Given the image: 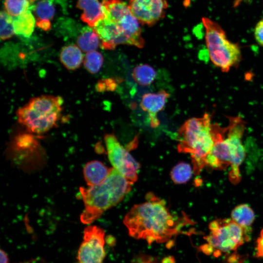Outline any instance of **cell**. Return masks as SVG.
Returning a JSON list of instances; mask_svg holds the SVG:
<instances>
[{
    "label": "cell",
    "mask_w": 263,
    "mask_h": 263,
    "mask_svg": "<svg viewBox=\"0 0 263 263\" xmlns=\"http://www.w3.org/2000/svg\"><path fill=\"white\" fill-rule=\"evenodd\" d=\"M103 61L102 54L95 50L86 53L84 58L83 64L86 70L91 74H95L100 71Z\"/></svg>",
    "instance_id": "cell-23"
},
{
    "label": "cell",
    "mask_w": 263,
    "mask_h": 263,
    "mask_svg": "<svg viewBox=\"0 0 263 263\" xmlns=\"http://www.w3.org/2000/svg\"><path fill=\"white\" fill-rule=\"evenodd\" d=\"M225 132L215 142L206 159V167L217 169H225L230 165V158L228 147L225 136Z\"/></svg>",
    "instance_id": "cell-13"
},
{
    "label": "cell",
    "mask_w": 263,
    "mask_h": 263,
    "mask_svg": "<svg viewBox=\"0 0 263 263\" xmlns=\"http://www.w3.org/2000/svg\"><path fill=\"white\" fill-rule=\"evenodd\" d=\"M0 263H8L9 260L7 254L2 250H0Z\"/></svg>",
    "instance_id": "cell-31"
},
{
    "label": "cell",
    "mask_w": 263,
    "mask_h": 263,
    "mask_svg": "<svg viewBox=\"0 0 263 263\" xmlns=\"http://www.w3.org/2000/svg\"><path fill=\"white\" fill-rule=\"evenodd\" d=\"M193 169L188 164L180 162L172 169L170 176L172 180L176 184H184L191 177Z\"/></svg>",
    "instance_id": "cell-22"
},
{
    "label": "cell",
    "mask_w": 263,
    "mask_h": 263,
    "mask_svg": "<svg viewBox=\"0 0 263 263\" xmlns=\"http://www.w3.org/2000/svg\"><path fill=\"white\" fill-rule=\"evenodd\" d=\"M29 2H33L35 0H28Z\"/></svg>",
    "instance_id": "cell-33"
},
{
    "label": "cell",
    "mask_w": 263,
    "mask_h": 263,
    "mask_svg": "<svg viewBox=\"0 0 263 263\" xmlns=\"http://www.w3.org/2000/svg\"><path fill=\"white\" fill-rule=\"evenodd\" d=\"M131 183L114 168L100 184L88 188L81 187L80 193L85 208L81 222L89 224L108 209L116 205L131 189Z\"/></svg>",
    "instance_id": "cell-3"
},
{
    "label": "cell",
    "mask_w": 263,
    "mask_h": 263,
    "mask_svg": "<svg viewBox=\"0 0 263 263\" xmlns=\"http://www.w3.org/2000/svg\"><path fill=\"white\" fill-rule=\"evenodd\" d=\"M59 57L63 65L69 70L79 68L84 60L81 50L74 44L64 47L60 52Z\"/></svg>",
    "instance_id": "cell-16"
},
{
    "label": "cell",
    "mask_w": 263,
    "mask_h": 263,
    "mask_svg": "<svg viewBox=\"0 0 263 263\" xmlns=\"http://www.w3.org/2000/svg\"><path fill=\"white\" fill-rule=\"evenodd\" d=\"M105 232L95 225L84 230L83 239L77 253V263H102L105 257Z\"/></svg>",
    "instance_id": "cell-9"
},
{
    "label": "cell",
    "mask_w": 263,
    "mask_h": 263,
    "mask_svg": "<svg viewBox=\"0 0 263 263\" xmlns=\"http://www.w3.org/2000/svg\"><path fill=\"white\" fill-rule=\"evenodd\" d=\"M228 118L229 123L226 127L225 139L230 158V169L228 177L231 183L236 185L241 179L240 167L245 157V150L242 142L245 129V122L239 116H230Z\"/></svg>",
    "instance_id": "cell-7"
},
{
    "label": "cell",
    "mask_w": 263,
    "mask_h": 263,
    "mask_svg": "<svg viewBox=\"0 0 263 263\" xmlns=\"http://www.w3.org/2000/svg\"><path fill=\"white\" fill-rule=\"evenodd\" d=\"M147 200L133 206L125 216L124 223L134 238L145 240L149 244L168 242L184 226L194 224L185 214L181 217L172 215L164 201L152 193L147 195Z\"/></svg>",
    "instance_id": "cell-1"
},
{
    "label": "cell",
    "mask_w": 263,
    "mask_h": 263,
    "mask_svg": "<svg viewBox=\"0 0 263 263\" xmlns=\"http://www.w3.org/2000/svg\"><path fill=\"white\" fill-rule=\"evenodd\" d=\"M132 14L142 24L152 26L164 18L168 8L167 0H129Z\"/></svg>",
    "instance_id": "cell-10"
},
{
    "label": "cell",
    "mask_w": 263,
    "mask_h": 263,
    "mask_svg": "<svg viewBox=\"0 0 263 263\" xmlns=\"http://www.w3.org/2000/svg\"><path fill=\"white\" fill-rule=\"evenodd\" d=\"M231 219L240 226L249 232L250 226L255 219L253 209L247 204L236 206L231 213Z\"/></svg>",
    "instance_id": "cell-19"
},
{
    "label": "cell",
    "mask_w": 263,
    "mask_h": 263,
    "mask_svg": "<svg viewBox=\"0 0 263 263\" xmlns=\"http://www.w3.org/2000/svg\"><path fill=\"white\" fill-rule=\"evenodd\" d=\"M36 25L38 27L43 30L44 31H48L50 29L51 22L50 20H41L36 21Z\"/></svg>",
    "instance_id": "cell-30"
},
{
    "label": "cell",
    "mask_w": 263,
    "mask_h": 263,
    "mask_svg": "<svg viewBox=\"0 0 263 263\" xmlns=\"http://www.w3.org/2000/svg\"><path fill=\"white\" fill-rule=\"evenodd\" d=\"M254 34L257 42L263 47V19H261L256 24Z\"/></svg>",
    "instance_id": "cell-28"
},
{
    "label": "cell",
    "mask_w": 263,
    "mask_h": 263,
    "mask_svg": "<svg viewBox=\"0 0 263 263\" xmlns=\"http://www.w3.org/2000/svg\"><path fill=\"white\" fill-rule=\"evenodd\" d=\"M169 96V94L165 90L156 93L145 94L142 96L140 107L144 111L148 113L152 127L155 128L159 125L157 113L164 109Z\"/></svg>",
    "instance_id": "cell-12"
},
{
    "label": "cell",
    "mask_w": 263,
    "mask_h": 263,
    "mask_svg": "<svg viewBox=\"0 0 263 263\" xmlns=\"http://www.w3.org/2000/svg\"><path fill=\"white\" fill-rule=\"evenodd\" d=\"M37 21L41 20H50L53 18L55 9L52 0H41L36 4L35 8Z\"/></svg>",
    "instance_id": "cell-24"
},
{
    "label": "cell",
    "mask_w": 263,
    "mask_h": 263,
    "mask_svg": "<svg viewBox=\"0 0 263 263\" xmlns=\"http://www.w3.org/2000/svg\"><path fill=\"white\" fill-rule=\"evenodd\" d=\"M172 258H167L164 260L163 263H172L174 261L172 260Z\"/></svg>",
    "instance_id": "cell-32"
},
{
    "label": "cell",
    "mask_w": 263,
    "mask_h": 263,
    "mask_svg": "<svg viewBox=\"0 0 263 263\" xmlns=\"http://www.w3.org/2000/svg\"><path fill=\"white\" fill-rule=\"evenodd\" d=\"M100 40L92 27H84L77 38V44L80 49L85 52L96 50L100 44Z\"/></svg>",
    "instance_id": "cell-20"
},
{
    "label": "cell",
    "mask_w": 263,
    "mask_h": 263,
    "mask_svg": "<svg viewBox=\"0 0 263 263\" xmlns=\"http://www.w3.org/2000/svg\"><path fill=\"white\" fill-rule=\"evenodd\" d=\"M104 140L108 158L113 168L131 183L136 181L139 164L120 144L113 134H106Z\"/></svg>",
    "instance_id": "cell-8"
},
{
    "label": "cell",
    "mask_w": 263,
    "mask_h": 263,
    "mask_svg": "<svg viewBox=\"0 0 263 263\" xmlns=\"http://www.w3.org/2000/svg\"><path fill=\"white\" fill-rule=\"evenodd\" d=\"M225 129L218 124H212L207 113L200 117L188 119L179 128L178 150L190 155L193 171L196 175L206 167L207 155Z\"/></svg>",
    "instance_id": "cell-2"
},
{
    "label": "cell",
    "mask_w": 263,
    "mask_h": 263,
    "mask_svg": "<svg viewBox=\"0 0 263 263\" xmlns=\"http://www.w3.org/2000/svg\"><path fill=\"white\" fill-rule=\"evenodd\" d=\"M104 18L117 21L130 12L129 5L122 0H104L102 2Z\"/></svg>",
    "instance_id": "cell-17"
},
{
    "label": "cell",
    "mask_w": 263,
    "mask_h": 263,
    "mask_svg": "<svg viewBox=\"0 0 263 263\" xmlns=\"http://www.w3.org/2000/svg\"><path fill=\"white\" fill-rule=\"evenodd\" d=\"M106 50H113L120 44L132 45V42L120 24L105 18L98 20L93 27Z\"/></svg>",
    "instance_id": "cell-11"
},
{
    "label": "cell",
    "mask_w": 263,
    "mask_h": 263,
    "mask_svg": "<svg viewBox=\"0 0 263 263\" xmlns=\"http://www.w3.org/2000/svg\"><path fill=\"white\" fill-rule=\"evenodd\" d=\"M111 169L99 161H91L84 167V179L89 187L98 185L106 179Z\"/></svg>",
    "instance_id": "cell-14"
},
{
    "label": "cell",
    "mask_w": 263,
    "mask_h": 263,
    "mask_svg": "<svg viewBox=\"0 0 263 263\" xmlns=\"http://www.w3.org/2000/svg\"><path fill=\"white\" fill-rule=\"evenodd\" d=\"M28 0H6L4 6L6 12L12 17H16L29 10Z\"/></svg>",
    "instance_id": "cell-25"
},
{
    "label": "cell",
    "mask_w": 263,
    "mask_h": 263,
    "mask_svg": "<svg viewBox=\"0 0 263 263\" xmlns=\"http://www.w3.org/2000/svg\"><path fill=\"white\" fill-rule=\"evenodd\" d=\"M210 233L205 237L207 243L200 247L207 254L219 256L221 252L235 251L249 240V232L231 218L218 219L210 223Z\"/></svg>",
    "instance_id": "cell-6"
},
{
    "label": "cell",
    "mask_w": 263,
    "mask_h": 263,
    "mask_svg": "<svg viewBox=\"0 0 263 263\" xmlns=\"http://www.w3.org/2000/svg\"><path fill=\"white\" fill-rule=\"evenodd\" d=\"M0 38L5 40L11 38L15 34L12 16L7 12H0Z\"/></svg>",
    "instance_id": "cell-26"
},
{
    "label": "cell",
    "mask_w": 263,
    "mask_h": 263,
    "mask_svg": "<svg viewBox=\"0 0 263 263\" xmlns=\"http://www.w3.org/2000/svg\"><path fill=\"white\" fill-rule=\"evenodd\" d=\"M156 73L152 67L148 64H141L135 67L132 71L133 79L139 85L147 86L154 80Z\"/></svg>",
    "instance_id": "cell-21"
},
{
    "label": "cell",
    "mask_w": 263,
    "mask_h": 263,
    "mask_svg": "<svg viewBox=\"0 0 263 263\" xmlns=\"http://www.w3.org/2000/svg\"><path fill=\"white\" fill-rule=\"evenodd\" d=\"M115 82L113 79L109 78L101 80L97 84L96 86L98 91L102 92L105 90H110L114 89Z\"/></svg>",
    "instance_id": "cell-27"
},
{
    "label": "cell",
    "mask_w": 263,
    "mask_h": 263,
    "mask_svg": "<svg viewBox=\"0 0 263 263\" xmlns=\"http://www.w3.org/2000/svg\"><path fill=\"white\" fill-rule=\"evenodd\" d=\"M63 103L62 98L58 96L42 95L33 97L17 110L18 120L30 132L45 133L57 124Z\"/></svg>",
    "instance_id": "cell-4"
},
{
    "label": "cell",
    "mask_w": 263,
    "mask_h": 263,
    "mask_svg": "<svg viewBox=\"0 0 263 263\" xmlns=\"http://www.w3.org/2000/svg\"><path fill=\"white\" fill-rule=\"evenodd\" d=\"M255 256L257 258H263V228L257 240Z\"/></svg>",
    "instance_id": "cell-29"
},
{
    "label": "cell",
    "mask_w": 263,
    "mask_h": 263,
    "mask_svg": "<svg viewBox=\"0 0 263 263\" xmlns=\"http://www.w3.org/2000/svg\"><path fill=\"white\" fill-rule=\"evenodd\" d=\"M77 6L83 11L82 20L90 27H93L98 20L104 18L102 4L99 0H78Z\"/></svg>",
    "instance_id": "cell-15"
},
{
    "label": "cell",
    "mask_w": 263,
    "mask_h": 263,
    "mask_svg": "<svg viewBox=\"0 0 263 263\" xmlns=\"http://www.w3.org/2000/svg\"><path fill=\"white\" fill-rule=\"evenodd\" d=\"M205 40L209 58L222 72L226 73L238 66L242 58L239 45L228 39L221 26L212 20L204 17Z\"/></svg>",
    "instance_id": "cell-5"
},
{
    "label": "cell",
    "mask_w": 263,
    "mask_h": 263,
    "mask_svg": "<svg viewBox=\"0 0 263 263\" xmlns=\"http://www.w3.org/2000/svg\"><path fill=\"white\" fill-rule=\"evenodd\" d=\"M15 33L26 38L34 31L36 20L30 10L16 17H12Z\"/></svg>",
    "instance_id": "cell-18"
}]
</instances>
